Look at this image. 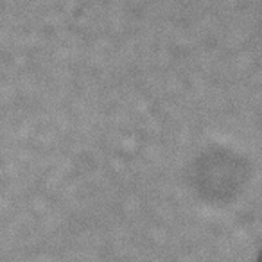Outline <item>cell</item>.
Listing matches in <instances>:
<instances>
[{"mask_svg": "<svg viewBox=\"0 0 262 262\" xmlns=\"http://www.w3.org/2000/svg\"><path fill=\"white\" fill-rule=\"evenodd\" d=\"M258 262H262V257H260V258H258Z\"/></svg>", "mask_w": 262, "mask_h": 262, "instance_id": "cell-1", "label": "cell"}]
</instances>
